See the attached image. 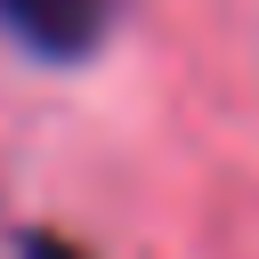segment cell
I'll list each match as a JSON object with an SVG mask.
<instances>
[{"mask_svg":"<svg viewBox=\"0 0 259 259\" xmlns=\"http://www.w3.org/2000/svg\"><path fill=\"white\" fill-rule=\"evenodd\" d=\"M16 259H81V243H65V235H49V227H32V235L16 243Z\"/></svg>","mask_w":259,"mask_h":259,"instance_id":"2","label":"cell"},{"mask_svg":"<svg viewBox=\"0 0 259 259\" xmlns=\"http://www.w3.org/2000/svg\"><path fill=\"white\" fill-rule=\"evenodd\" d=\"M121 0H0V32L40 65H81L113 40Z\"/></svg>","mask_w":259,"mask_h":259,"instance_id":"1","label":"cell"}]
</instances>
